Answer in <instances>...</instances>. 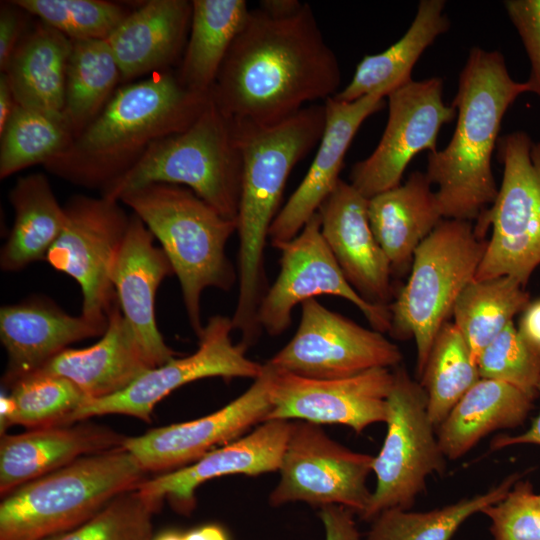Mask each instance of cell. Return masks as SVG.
Instances as JSON below:
<instances>
[{
    "mask_svg": "<svg viewBox=\"0 0 540 540\" xmlns=\"http://www.w3.org/2000/svg\"><path fill=\"white\" fill-rule=\"evenodd\" d=\"M526 92L528 85L511 78L499 51L470 50L452 102L457 113L453 136L444 149L429 153L425 172L437 186L444 219L472 222L495 201L491 159L501 122Z\"/></svg>",
    "mask_w": 540,
    "mask_h": 540,
    "instance_id": "cell-4",
    "label": "cell"
},
{
    "mask_svg": "<svg viewBox=\"0 0 540 540\" xmlns=\"http://www.w3.org/2000/svg\"><path fill=\"white\" fill-rule=\"evenodd\" d=\"M420 378L429 418L437 429L480 379L469 346L453 322L447 321L439 330Z\"/></svg>",
    "mask_w": 540,
    "mask_h": 540,
    "instance_id": "cell-36",
    "label": "cell"
},
{
    "mask_svg": "<svg viewBox=\"0 0 540 540\" xmlns=\"http://www.w3.org/2000/svg\"><path fill=\"white\" fill-rule=\"evenodd\" d=\"M341 70L312 8L269 17L250 10L210 90L221 113L237 124L273 126L315 100L338 93Z\"/></svg>",
    "mask_w": 540,
    "mask_h": 540,
    "instance_id": "cell-1",
    "label": "cell"
},
{
    "mask_svg": "<svg viewBox=\"0 0 540 540\" xmlns=\"http://www.w3.org/2000/svg\"><path fill=\"white\" fill-rule=\"evenodd\" d=\"M106 329L44 298L1 307L0 339L8 356L4 386L34 373L70 344L102 336Z\"/></svg>",
    "mask_w": 540,
    "mask_h": 540,
    "instance_id": "cell-23",
    "label": "cell"
},
{
    "mask_svg": "<svg viewBox=\"0 0 540 540\" xmlns=\"http://www.w3.org/2000/svg\"><path fill=\"white\" fill-rule=\"evenodd\" d=\"M72 40L38 21L22 36L5 69L18 105L63 115L66 68Z\"/></svg>",
    "mask_w": 540,
    "mask_h": 540,
    "instance_id": "cell-28",
    "label": "cell"
},
{
    "mask_svg": "<svg viewBox=\"0 0 540 540\" xmlns=\"http://www.w3.org/2000/svg\"><path fill=\"white\" fill-rule=\"evenodd\" d=\"M155 367L116 300L107 329L97 343L82 349L67 348L35 372L65 377L88 399H99L123 391Z\"/></svg>",
    "mask_w": 540,
    "mask_h": 540,
    "instance_id": "cell-24",
    "label": "cell"
},
{
    "mask_svg": "<svg viewBox=\"0 0 540 540\" xmlns=\"http://www.w3.org/2000/svg\"><path fill=\"white\" fill-rule=\"evenodd\" d=\"M318 213L322 236L351 286L367 302L389 307L393 275L369 223L368 199L340 179Z\"/></svg>",
    "mask_w": 540,
    "mask_h": 540,
    "instance_id": "cell-20",
    "label": "cell"
},
{
    "mask_svg": "<svg viewBox=\"0 0 540 540\" xmlns=\"http://www.w3.org/2000/svg\"><path fill=\"white\" fill-rule=\"evenodd\" d=\"M159 508L134 488L82 524L46 540H152V516Z\"/></svg>",
    "mask_w": 540,
    "mask_h": 540,
    "instance_id": "cell-40",
    "label": "cell"
},
{
    "mask_svg": "<svg viewBox=\"0 0 540 540\" xmlns=\"http://www.w3.org/2000/svg\"><path fill=\"white\" fill-rule=\"evenodd\" d=\"M125 438L108 427L78 422L3 434L0 441L1 496L81 457L121 447Z\"/></svg>",
    "mask_w": 540,
    "mask_h": 540,
    "instance_id": "cell-25",
    "label": "cell"
},
{
    "mask_svg": "<svg viewBox=\"0 0 540 540\" xmlns=\"http://www.w3.org/2000/svg\"><path fill=\"white\" fill-rule=\"evenodd\" d=\"M529 303L525 287L510 276L472 280L465 286L451 315L476 364L484 348Z\"/></svg>",
    "mask_w": 540,
    "mask_h": 540,
    "instance_id": "cell-34",
    "label": "cell"
},
{
    "mask_svg": "<svg viewBox=\"0 0 540 540\" xmlns=\"http://www.w3.org/2000/svg\"><path fill=\"white\" fill-rule=\"evenodd\" d=\"M16 101L5 73L0 76V133L3 131L11 113L13 112Z\"/></svg>",
    "mask_w": 540,
    "mask_h": 540,
    "instance_id": "cell-49",
    "label": "cell"
},
{
    "mask_svg": "<svg viewBox=\"0 0 540 540\" xmlns=\"http://www.w3.org/2000/svg\"><path fill=\"white\" fill-rule=\"evenodd\" d=\"M9 200L15 217L0 252V267L15 272L33 262L45 261L64 227L65 210L42 173L19 178L10 190Z\"/></svg>",
    "mask_w": 540,
    "mask_h": 540,
    "instance_id": "cell-31",
    "label": "cell"
},
{
    "mask_svg": "<svg viewBox=\"0 0 540 540\" xmlns=\"http://www.w3.org/2000/svg\"><path fill=\"white\" fill-rule=\"evenodd\" d=\"M192 1L151 0L131 11L106 39L122 81L162 72L186 48Z\"/></svg>",
    "mask_w": 540,
    "mask_h": 540,
    "instance_id": "cell-26",
    "label": "cell"
},
{
    "mask_svg": "<svg viewBox=\"0 0 540 540\" xmlns=\"http://www.w3.org/2000/svg\"><path fill=\"white\" fill-rule=\"evenodd\" d=\"M280 272L268 287L258 308V323L272 336L282 334L291 324L298 304L319 295H333L354 304L378 332H389V307L371 304L351 286L321 233L317 212L292 240L280 245Z\"/></svg>",
    "mask_w": 540,
    "mask_h": 540,
    "instance_id": "cell-15",
    "label": "cell"
},
{
    "mask_svg": "<svg viewBox=\"0 0 540 540\" xmlns=\"http://www.w3.org/2000/svg\"><path fill=\"white\" fill-rule=\"evenodd\" d=\"M540 396V380L537 387ZM518 444H536L540 445V412L533 420L531 426L523 433L518 435H499L492 440L491 450H499Z\"/></svg>",
    "mask_w": 540,
    "mask_h": 540,
    "instance_id": "cell-47",
    "label": "cell"
},
{
    "mask_svg": "<svg viewBox=\"0 0 540 540\" xmlns=\"http://www.w3.org/2000/svg\"><path fill=\"white\" fill-rule=\"evenodd\" d=\"M232 320L215 315L209 318L198 337L197 350L152 368L123 391L112 396L87 399L68 418L66 425L93 416L122 414L149 422L155 405L172 391L193 381L208 378H258L263 365L249 359L246 347L234 344Z\"/></svg>",
    "mask_w": 540,
    "mask_h": 540,
    "instance_id": "cell-13",
    "label": "cell"
},
{
    "mask_svg": "<svg viewBox=\"0 0 540 540\" xmlns=\"http://www.w3.org/2000/svg\"><path fill=\"white\" fill-rule=\"evenodd\" d=\"M9 389L14 411L8 427L38 429L66 425L72 413L88 399L72 381L52 374H29Z\"/></svg>",
    "mask_w": 540,
    "mask_h": 540,
    "instance_id": "cell-38",
    "label": "cell"
},
{
    "mask_svg": "<svg viewBox=\"0 0 540 540\" xmlns=\"http://www.w3.org/2000/svg\"><path fill=\"white\" fill-rule=\"evenodd\" d=\"M482 513L491 520L494 540H540V503L528 480H518Z\"/></svg>",
    "mask_w": 540,
    "mask_h": 540,
    "instance_id": "cell-42",
    "label": "cell"
},
{
    "mask_svg": "<svg viewBox=\"0 0 540 540\" xmlns=\"http://www.w3.org/2000/svg\"><path fill=\"white\" fill-rule=\"evenodd\" d=\"M538 501L540 503V494H537Z\"/></svg>",
    "mask_w": 540,
    "mask_h": 540,
    "instance_id": "cell-52",
    "label": "cell"
},
{
    "mask_svg": "<svg viewBox=\"0 0 540 540\" xmlns=\"http://www.w3.org/2000/svg\"><path fill=\"white\" fill-rule=\"evenodd\" d=\"M154 236L136 215L129 226L113 264L111 279L123 317L156 366L175 356L158 329L156 293L161 282L174 274Z\"/></svg>",
    "mask_w": 540,
    "mask_h": 540,
    "instance_id": "cell-22",
    "label": "cell"
},
{
    "mask_svg": "<svg viewBox=\"0 0 540 540\" xmlns=\"http://www.w3.org/2000/svg\"><path fill=\"white\" fill-rule=\"evenodd\" d=\"M28 12L12 1L2 2L0 8V69H5L13 51L25 34Z\"/></svg>",
    "mask_w": 540,
    "mask_h": 540,
    "instance_id": "cell-44",
    "label": "cell"
},
{
    "mask_svg": "<svg viewBox=\"0 0 540 540\" xmlns=\"http://www.w3.org/2000/svg\"><path fill=\"white\" fill-rule=\"evenodd\" d=\"M243 160L234 123L211 99L184 131L155 142L139 162L102 192L119 201L133 189L155 183L180 185L223 217L236 221Z\"/></svg>",
    "mask_w": 540,
    "mask_h": 540,
    "instance_id": "cell-7",
    "label": "cell"
},
{
    "mask_svg": "<svg viewBox=\"0 0 540 540\" xmlns=\"http://www.w3.org/2000/svg\"><path fill=\"white\" fill-rule=\"evenodd\" d=\"M0 178L42 164L61 154L74 136L64 116L16 104L0 133Z\"/></svg>",
    "mask_w": 540,
    "mask_h": 540,
    "instance_id": "cell-37",
    "label": "cell"
},
{
    "mask_svg": "<svg viewBox=\"0 0 540 540\" xmlns=\"http://www.w3.org/2000/svg\"><path fill=\"white\" fill-rule=\"evenodd\" d=\"M516 328L522 339L540 355V299L530 301Z\"/></svg>",
    "mask_w": 540,
    "mask_h": 540,
    "instance_id": "cell-46",
    "label": "cell"
},
{
    "mask_svg": "<svg viewBox=\"0 0 540 540\" xmlns=\"http://www.w3.org/2000/svg\"><path fill=\"white\" fill-rule=\"evenodd\" d=\"M496 148L503 177L495 201L474 225L481 239L492 229L474 280L510 276L525 287L540 265V142L515 131Z\"/></svg>",
    "mask_w": 540,
    "mask_h": 540,
    "instance_id": "cell-9",
    "label": "cell"
},
{
    "mask_svg": "<svg viewBox=\"0 0 540 540\" xmlns=\"http://www.w3.org/2000/svg\"><path fill=\"white\" fill-rule=\"evenodd\" d=\"M259 4L262 12L275 19L290 18L296 15L304 5L298 0H262Z\"/></svg>",
    "mask_w": 540,
    "mask_h": 540,
    "instance_id": "cell-48",
    "label": "cell"
},
{
    "mask_svg": "<svg viewBox=\"0 0 540 540\" xmlns=\"http://www.w3.org/2000/svg\"><path fill=\"white\" fill-rule=\"evenodd\" d=\"M249 12L244 0L192 1L190 32L177 74L186 88L210 93Z\"/></svg>",
    "mask_w": 540,
    "mask_h": 540,
    "instance_id": "cell-32",
    "label": "cell"
},
{
    "mask_svg": "<svg viewBox=\"0 0 540 540\" xmlns=\"http://www.w3.org/2000/svg\"><path fill=\"white\" fill-rule=\"evenodd\" d=\"M519 478L511 474L484 493L430 511H383L373 519L366 540H450L469 517L504 498Z\"/></svg>",
    "mask_w": 540,
    "mask_h": 540,
    "instance_id": "cell-35",
    "label": "cell"
},
{
    "mask_svg": "<svg viewBox=\"0 0 540 540\" xmlns=\"http://www.w3.org/2000/svg\"><path fill=\"white\" fill-rule=\"evenodd\" d=\"M373 461L374 456L334 441L319 425L292 422L278 470L280 480L269 503L281 506L301 501L320 508L339 505L361 516L372 496L367 479Z\"/></svg>",
    "mask_w": 540,
    "mask_h": 540,
    "instance_id": "cell-12",
    "label": "cell"
},
{
    "mask_svg": "<svg viewBox=\"0 0 540 540\" xmlns=\"http://www.w3.org/2000/svg\"><path fill=\"white\" fill-rule=\"evenodd\" d=\"M292 422L269 420L246 436L220 446L182 468L145 479L139 492L161 506L164 499L181 514L195 507V491L204 482L231 474L259 475L278 471Z\"/></svg>",
    "mask_w": 540,
    "mask_h": 540,
    "instance_id": "cell-21",
    "label": "cell"
},
{
    "mask_svg": "<svg viewBox=\"0 0 540 540\" xmlns=\"http://www.w3.org/2000/svg\"><path fill=\"white\" fill-rule=\"evenodd\" d=\"M119 203L102 195L72 196L64 205V227L45 258L79 284L81 315L105 328L117 300L111 272L130 221Z\"/></svg>",
    "mask_w": 540,
    "mask_h": 540,
    "instance_id": "cell-11",
    "label": "cell"
},
{
    "mask_svg": "<svg viewBox=\"0 0 540 540\" xmlns=\"http://www.w3.org/2000/svg\"><path fill=\"white\" fill-rule=\"evenodd\" d=\"M386 424L385 440L372 466L376 487L360 516L363 520H373L389 509L409 510L426 488L427 478L442 474L446 467L426 392L400 365L393 370Z\"/></svg>",
    "mask_w": 540,
    "mask_h": 540,
    "instance_id": "cell-10",
    "label": "cell"
},
{
    "mask_svg": "<svg viewBox=\"0 0 540 540\" xmlns=\"http://www.w3.org/2000/svg\"><path fill=\"white\" fill-rule=\"evenodd\" d=\"M71 40H106L131 12L103 0H13Z\"/></svg>",
    "mask_w": 540,
    "mask_h": 540,
    "instance_id": "cell-39",
    "label": "cell"
},
{
    "mask_svg": "<svg viewBox=\"0 0 540 540\" xmlns=\"http://www.w3.org/2000/svg\"><path fill=\"white\" fill-rule=\"evenodd\" d=\"M119 81L120 68L106 40H72L63 115L74 137L99 115Z\"/></svg>",
    "mask_w": 540,
    "mask_h": 540,
    "instance_id": "cell-33",
    "label": "cell"
},
{
    "mask_svg": "<svg viewBox=\"0 0 540 540\" xmlns=\"http://www.w3.org/2000/svg\"><path fill=\"white\" fill-rule=\"evenodd\" d=\"M443 80H411L388 95L389 114L383 135L366 159L354 164L350 184L367 199L395 188L410 161L420 152L437 150L441 127L456 116L443 101Z\"/></svg>",
    "mask_w": 540,
    "mask_h": 540,
    "instance_id": "cell-16",
    "label": "cell"
},
{
    "mask_svg": "<svg viewBox=\"0 0 540 540\" xmlns=\"http://www.w3.org/2000/svg\"><path fill=\"white\" fill-rule=\"evenodd\" d=\"M152 540H184V534L175 531H167L159 534Z\"/></svg>",
    "mask_w": 540,
    "mask_h": 540,
    "instance_id": "cell-51",
    "label": "cell"
},
{
    "mask_svg": "<svg viewBox=\"0 0 540 540\" xmlns=\"http://www.w3.org/2000/svg\"><path fill=\"white\" fill-rule=\"evenodd\" d=\"M120 202L132 209L151 231L177 276L190 326L203 330L200 298L214 287L230 290L238 275L225 247L237 223L220 215L191 189L155 183L124 193Z\"/></svg>",
    "mask_w": 540,
    "mask_h": 540,
    "instance_id": "cell-5",
    "label": "cell"
},
{
    "mask_svg": "<svg viewBox=\"0 0 540 540\" xmlns=\"http://www.w3.org/2000/svg\"><path fill=\"white\" fill-rule=\"evenodd\" d=\"M431 186L426 173L416 171L404 184L368 199L369 223L393 276L410 267L420 243L444 219Z\"/></svg>",
    "mask_w": 540,
    "mask_h": 540,
    "instance_id": "cell-27",
    "label": "cell"
},
{
    "mask_svg": "<svg viewBox=\"0 0 540 540\" xmlns=\"http://www.w3.org/2000/svg\"><path fill=\"white\" fill-rule=\"evenodd\" d=\"M507 14L526 49L531 71L526 84L540 97V0L504 1Z\"/></svg>",
    "mask_w": 540,
    "mask_h": 540,
    "instance_id": "cell-43",
    "label": "cell"
},
{
    "mask_svg": "<svg viewBox=\"0 0 540 540\" xmlns=\"http://www.w3.org/2000/svg\"><path fill=\"white\" fill-rule=\"evenodd\" d=\"M145 474L122 446L81 457L3 497L0 540H46L73 529Z\"/></svg>",
    "mask_w": 540,
    "mask_h": 540,
    "instance_id": "cell-6",
    "label": "cell"
},
{
    "mask_svg": "<svg viewBox=\"0 0 540 540\" xmlns=\"http://www.w3.org/2000/svg\"><path fill=\"white\" fill-rule=\"evenodd\" d=\"M356 513L339 505L320 508V519L325 530V540H362L354 515Z\"/></svg>",
    "mask_w": 540,
    "mask_h": 540,
    "instance_id": "cell-45",
    "label": "cell"
},
{
    "mask_svg": "<svg viewBox=\"0 0 540 540\" xmlns=\"http://www.w3.org/2000/svg\"><path fill=\"white\" fill-rule=\"evenodd\" d=\"M534 399L510 384L480 378L436 429L445 457L458 459L488 434L519 426Z\"/></svg>",
    "mask_w": 540,
    "mask_h": 540,
    "instance_id": "cell-29",
    "label": "cell"
},
{
    "mask_svg": "<svg viewBox=\"0 0 540 540\" xmlns=\"http://www.w3.org/2000/svg\"><path fill=\"white\" fill-rule=\"evenodd\" d=\"M184 540H228V537L221 527L204 525L184 533Z\"/></svg>",
    "mask_w": 540,
    "mask_h": 540,
    "instance_id": "cell-50",
    "label": "cell"
},
{
    "mask_svg": "<svg viewBox=\"0 0 540 540\" xmlns=\"http://www.w3.org/2000/svg\"><path fill=\"white\" fill-rule=\"evenodd\" d=\"M480 378L510 384L535 398L540 380V355L519 335L511 322L481 352Z\"/></svg>",
    "mask_w": 540,
    "mask_h": 540,
    "instance_id": "cell-41",
    "label": "cell"
},
{
    "mask_svg": "<svg viewBox=\"0 0 540 540\" xmlns=\"http://www.w3.org/2000/svg\"><path fill=\"white\" fill-rule=\"evenodd\" d=\"M272 368L263 364L261 375L239 397L204 417L126 437L122 447L147 472H169L187 466L210 451L263 423L271 409Z\"/></svg>",
    "mask_w": 540,
    "mask_h": 540,
    "instance_id": "cell-18",
    "label": "cell"
},
{
    "mask_svg": "<svg viewBox=\"0 0 540 540\" xmlns=\"http://www.w3.org/2000/svg\"><path fill=\"white\" fill-rule=\"evenodd\" d=\"M401 360L399 347L383 333L364 328L312 298L301 304L295 335L267 363L298 376L327 380L396 367Z\"/></svg>",
    "mask_w": 540,
    "mask_h": 540,
    "instance_id": "cell-14",
    "label": "cell"
},
{
    "mask_svg": "<svg viewBox=\"0 0 540 540\" xmlns=\"http://www.w3.org/2000/svg\"><path fill=\"white\" fill-rule=\"evenodd\" d=\"M444 7V0H421L406 33L383 52L364 56L351 81L333 97L351 102L377 91L388 95L411 81L412 69L420 56L449 29Z\"/></svg>",
    "mask_w": 540,
    "mask_h": 540,
    "instance_id": "cell-30",
    "label": "cell"
},
{
    "mask_svg": "<svg viewBox=\"0 0 540 540\" xmlns=\"http://www.w3.org/2000/svg\"><path fill=\"white\" fill-rule=\"evenodd\" d=\"M385 97L384 92L377 91L351 102L334 97L324 101L326 121L317 153L304 179L270 227L268 239L273 247L295 238L319 211L340 180L346 152L358 129L385 106Z\"/></svg>",
    "mask_w": 540,
    "mask_h": 540,
    "instance_id": "cell-19",
    "label": "cell"
},
{
    "mask_svg": "<svg viewBox=\"0 0 540 540\" xmlns=\"http://www.w3.org/2000/svg\"><path fill=\"white\" fill-rule=\"evenodd\" d=\"M210 93L186 88L168 71L118 88L99 115L43 165L67 182L101 193L131 170L158 140L193 124Z\"/></svg>",
    "mask_w": 540,
    "mask_h": 540,
    "instance_id": "cell-2",
    "label": "cell"
},
{
    "mask_svg": "<svg viewBox=\"0 0 540 540\" xmlns=\"http://www.w3.org/2000/svg\"><path fill=\"white\" fill-rule=\"evenodd\" d=\"M486 245L470 221L443 219L416 249L409 278L389 305L388 333L415 340L419 377L458 296L474 280Z\"/></svg>",
    "mask_w": 540,
    "mask_h": 540,
    "instance_id": "cell-8",
    "label": "cell"
},
{
    "mask_svg": "<svg viewBox=\"0 0 540 540\" xmlns=\"http://www.w3.org/2000/svg\"><path fill=\"white\" fill-rule=\"evenodd\" d=\"M325 121L323 103L306 106L273 126L234 123L243 171L236 219L239 290L231 320L233 329L244 339L261 333L258 308L268 289L264 248L280 211L287 179L294 166L319 143Z\"/></svg>",
    "mask_w": 540,
    "mask_h": 540,
    "instance_id": "cell-3",
    "label": "cell"
},
{
    "mask_svg": "<svg viewBox=\"0 0 540 540\" xmlns=\"http://www.w3.org/2000/svg\"><path fill=\"white\" fill-rule=\"evenodd\" d=\"M271 368V409L265 421L293 419L316 425L339 424L356 433L387 421L393 385V371L389 368L327 380Z\"/></svg>",
    "mask_w": 540,
    "mask_h": 540,
    "instance_id": "cell-17",
    "label": "cell"
}]
</instances>
